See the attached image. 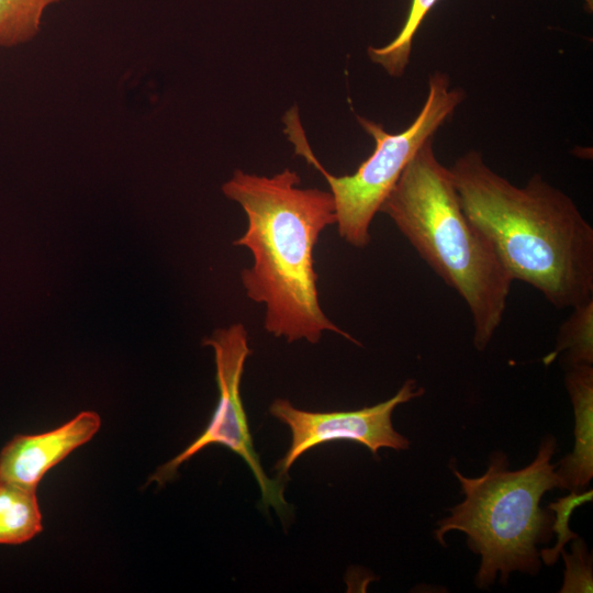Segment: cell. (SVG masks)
<instances>
[{
  "label": "cell",
  "instance_id": "6da1fadb",
  "mask_svg": "<svg viewBox=\"0 0 593 593\" xmlns=\"http://www.w3.org/2000/svg\"><path fill=\"white\" fill-rule=\"evenodd\" d=\"M449 169L463 213L513 281L528 283L557 309L593 299V227L567 193L539 174L517 187L478 150Z\"/></svg>",
  "mask_w": 593,
  "mask_h": 593
},
{
  "label": "cell",
  "instance_id": "7a4b0ae2",
  "mask_svg": "<svg viewBox=\"0 0 593 593\" xmlns=\"http://www.w3.org/2000/svg\"><path fill=\"white\" fill-rule=\"evenodd\" d=\"M296 172L286 168L272 177L242 170L222 186L247 216L245 233L234 240L246 247L253 265L240 271L246 295L266 307L265 329L288 343L316 344L325 332L360 345L323 312L317 291L314 248L321 233L336 224L329 191L302 189Z\"/></svg>",
  "mask_w": 593,
  "mask_h": 593
},
{
  "label": "cell",
  "instance_id": "3957f363",
  "mask_svg": "<svg viewBox=\"0 0 593 593\" xmlns=\"http://www.w3.org/2000/svg\"><path fill=\"white\" fill-rule=\"evenodd\" d=\"M419 257L466 302L473 345L483 351L501 325L513 282L494 249L461 209L450 169L427 141L383 201Z\"/></svg>",
  "mask_w": 593,
  "mask_h": 593
},
{
  "label": "cell",
  "instance_id": "277c9868",
  "mask_svg": "<svg viewBox=\"0 0 593 593\" xmlns=\"http://www.w3.org/2000/svg\"><path fill=\"white\" fill-rule=\"evenodd\" d=\"M557 440H541L534 460L519 470L508 469V458L501 451L490 457L488 470L468 478L452 469L465 499L438 521L434 537L446 546L451 530L467 535V544L481 563L474 583L479 589L494 583L497 573L506 583L515 571L536 574L540 569L538 545L551 538L553 513L541 508L542 495L555 488L563 489L551 463Z\"/></svg>",
  "mask_w": 593,
  "mask_h": 593
},
{
  "label": "cell",
  "instance_id": "5b68a950",
  "mask_svg": "<svg viewBox=\"0 0 593 593\" xmlns=\"http://www.w3.org/2000/svg\"><path fill=\"white\" fill-rule=\"evenodd\" d=\"M466 93L452 88L448 75L429 76L427 97L415 120L400 133H389L369 119L357 116L361 127L373 138L372 154L351 175L329 174L314 156L295 109L284 118V133L295 153L325 177L335 202L339 236L349 245L363 248L370 243V225L403 170L423 145L451 118Z\"/></svg>",
  "mask_w": 593,
  "mask_h": 593
},
{
  "label": "cell",
  "instance_id": "8992f818",
  "mask_svg": "<svg viewBox=\"0 0 593 593\" xmlns=\"http://www.w3.org/2000/svg\"><path fill=\"white\" fill-rule=\"evenodd\" d=\"M214 353L219 401L211 421L202 434L182 452L159 467L149 481L159 485L171 480L178 468L209 445H222L238 455L253 472L261 493L264 510L273 508L287 516L289 504L283 496L280 480L268 478L259 461L249 432L246 413L240 398V381L244 366L251 350L248 334L242 323L219 328L203 340Z\"/></svg>",
  "mask_w": 593,
  "mask_h": 593
},
{
  "label": "cell",
  "instance_id": "52a82bcc",
  "mask_svg": "<svg viewBox=\"0 0 593 593\" xmlns=\"http://www.w3.org/2000/svg\"><path fill=\"white\" fill-rule=\"evenodd\" d=\"M423 394L424 389L409 379L389 400L356 411L309 412L294 407L288 400H275L269 407L270 414L288 425L292 434L289 450L275 467L279 478L287 477L291 466L304 452L329 441L361 444L374 457L381 448L407 449L410 441L394 429L392 413L398 405Z\"/></svg>",
  "mask_w": 593,
  "mask_h": 593
},
{
  "label": "cell",
  "instance_id": "ba28073f",
  "mask_svg": "<svg viewBox=\"0 0 593 593\" xmlns=\"http://www.w3.org/2000/svg\"><path fill=\"white\" fill-rule=\"evenodd\" d=\"M100 425V416L86 411L53 430L14 436L0 452V481L36 489L47 471L89 441Z\"/></svg>",
  "mask_w": 593,
  "mask_h": 593
},
{
  "label": "cell",
  "instance_id": "9c48e42d",
  "mask_svg": "<svg viewBox=\"0 0 593 593\" xmlns=\"http://www.w3.org/2000/svg\"><path fill=\"white\" fill-rule=\"evenodd\" d=\"M566 387L574 412V448L556 466L562 488L580 491L593 477V367H568Z\"/></svg>",
  "mask_w": 593,
  "mask_h": 593
},
{
  "label": "cell",
  "instance_id": "30bf717a",
  "mask_svg": "<svg viewBox=\"0 0 593 593\" xmlns=\"http://www.w3.org/2000/svg\"><path fill=\"white\" fill-rule=\"evenodd\" d=\"M42 529L36 489L0 481V544H24Z\"/></svg>",
  "mask_w": 593,
  "mask_h": 593
},
{
  "label": "cell",
  "instance_id": "8fae6325",
  "mask_svg": "<svg viewBox=\"0 0 593 593\" xmlns=\"http://www.w3.org/2000/svg\"><path fill=\"white\" fill-rule=\"evenodd\" d=\"M571 309L560 326L555 350L544 358L547 365L561 353L568 367L593 363V299Z\"/></svg>",
  "mask_w": 593,
  "mask_h": 593
},
{
  "label": "cell",
  "instance_id": "7c38bea8",
  "mask_svg": "<svg viewBox=\"0 0 593 593\" xmlns=\"http://www.w3.org/2000/svg\"><path fill=\"white\" fill-rule=\"evenodd\" d=\"M64 0H0V47L12 48L33 41L47 8Z\"/></svg>",
  "mask_w": 593,
  "mask_h": 593
},
{
  "label": "cell",
  "instance_id": "4fadbf2b",
  "mask_svg": "<svg viewBox=\"0 0 593 593\" xmlns=\"http://www.w3.org/2000/svg\"><path fill=\"white\" fill-rule=\"evenodd\" d=\"M439 0H411L407 15L398 35L382 47L368 48L369 58L390 76L401 77L410 61L413 40L434 5Z\"/></svg>",
  "mask_w": 593,
  "mask_h": 593
},
{
  "label": "cell",
  "instance_id": "5bb4252c",
  "mask_svg": "<svg viewBox=\"0 0 593 593\" xmlns=\"http://www.w3.org/2000/svg\"><path fill=\"white\" fill-rule=\"evenodd\" d=\"M592 499V489L583 493L571 490L568 495L559 497L556 502L548 504L547 508L555 514V518H552L551 524V532L556 535L557 541L553 547L546 549L544 548L539 551L540 559L545 564H555L558 561L561 552L564 550L563 548L567 542L579 537L578 534L570 529L569 523L571 515L577 507L583 505L584 503L591 502Z\"/></svg>",
  "mask_w": 593,
  "mask_h": 593
},
{
  "label": "cell",
  "instance_id": "9a60e30c",
  "mask_svg": "<svg viewBox=\"0 0 593 593\" xmlns=\"http://www.w3.org/2000/svg\"><path fill=\"white\" fill-rule=\"evenodd\" d=\"M572 541L571 553L563 550L560 555L566 562L560 593H592V556L589 553L586 544L580 537Z\"/></svg>",
  "mask_w": 593,
  "mask_h": 593
},
{
  "label": "cell",
  "instance_id": "2e32d148",
  "mask_svg": "<svg viewBox=\"0 0 593 593\" xmlns=\"http://www.w3.org/2000/svg\"><path fill=\"white\" fill-rule=\"evenodd\" d=\"M585 3H586V7H588V11L592 12L593 0H585Z\"/></svg>",
  "mask_w": 593,
  "mask_h": 593
}]
</instances>
